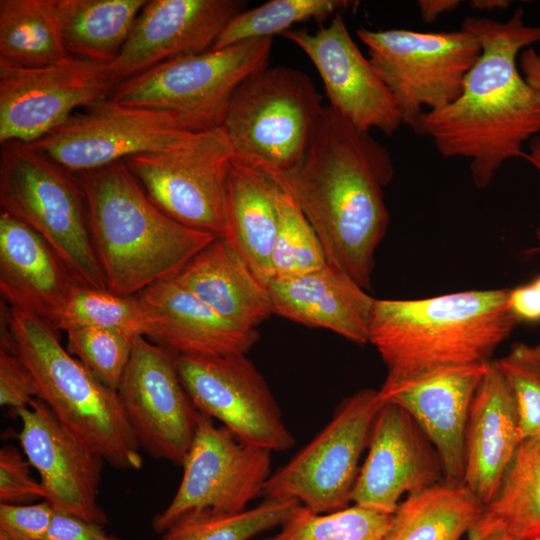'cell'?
I'll return each mask as SVG.
<instances>
[{"instance_id": "cell-1", "label": "cell", "mask_w": 540, "mask_h": 540, "mask_svg": "<svg viewBox=\"0 0 540 540\" xmlns=\"http://www.w3.org/2000/svg\"><path fill=\"white\" fill-rule=\"evenodd\" d=\"M393 176L388 150L327 105L301 161L272 180L315 230L327 263L370 290L389 223L384 188Z\"/></svg>"}, {"instance_id": "cell-2", "label": "cell", "mask_w": 540, "mask_h": 540, "mask_svg": "<svg viewBox=\"0 0 540 540\" xmlns=\"http://www.w3.org/2000/svg\"><path fill=\"white\" fill-rule=\"evenodd\" d=\"M461 28L477 37L481 54L458 98L424 113L415 133L430 137L445 159H468L482 189L505 162L523 158L526 143L540 133V98L518 67L520 53L540 42V25L526 24L519 8L506 21L466 17Z\"/></svg>"}, {"instance_id": "cell-3", "label": "cell", "mask_w": 540, "mask_h": 540, "mask_svg": "<svg viewBox=\"0 0 540 540\" xmlns=\"http://www.w3.org/2000/svg\"><path fill=\"white\" fill-rule=\"evenodd\" d=\"M108 291L137 295L175 278L216 238L179 223L147 195L125 161L78 174Z\"/></svg>"}, {"instance_id": "cell-4", "label": "cell", "mask_w": 540, "mask_h": 540, "mask_svg": "<svg viewBox=\"0 0 540 540\" xmlns=\"http://www.w3.org/2000/svg\"><path fill=\"white\" fill-rule=\"evenodd\" d=\"M509 289L467 290L414 300H375L371 343L387 379L440 368L485 364L519 324Z\"/></svg>"}, {"instance_id": "cell-5", "label": "cell", "mask_w": 540, "mask_h": 540, "mask_svg": "<svg viewBox=\"0 0 540 540\" xmlns=\"http://www.w3.org/2000/svg\"><path fill=\"white\" fill-rule=\"evenodd\" d=\"M4 320L1 350L25 363L37 383L38 398L59 422L112 467L141 469V448L117 391L69 354L48 322L12 307Z\"/></svg>"}, {"instance_id": "cell-6", "label": "cell", "mask_w": 540, "mask_h": 540, "mask_svg": "<svg viewBox=\"0 0 540 540\" xmlns=\"http://www.w3.org/2000/svg\"><path fill=\"white\" fill-rule=\"evenodd\" d=\"M0 207L41 235L82 286L108 290L79 177L33 144L0 149Z\"/></svg>"}, {"instance_id": "cell-7", "label": "cell", "mask_w": 540, "mask_h": 540, "mask_svg": "<svg viewBox=\"0 0 540 540\" xmlns=\"http://www.w3.org/2000/svg\"><path fill=\"white\" fill-rule=\"evenodd\" d=\"M324 106L303 71L265 67L248 76L231 98L223 128L233 159L271 179L303 158Z\"/></svg>"}, {"instance_id": "cell-8", "label": "cell", "mask_w": 540, "mask_h": 540, "mask_svg": "<svg viewBox=\"0 0 540 540\" xmlns=\"http://www.w3.org/2000/svg\"><path fill=\"white\" fill-rule=\"evenodd\" d=\"M273 38L164 61L115 85L109 99L119 104L166 111L190 131L223 125L237 87L268 66Z\"/></svg>"}, {"instance_id": "cell-9", "label": "cell", "mask_w": 540, "mask_h": 540, "mask_svg": "<svg viewBox=\"0 0 540 540\" xmlns=\"http://www.w3.org/2000/svg\"><path fill=\"white\" fill-rule=\"evenodd\" d=\"M368 58L391 92L403 124L414 132L422 115L460 95L468 71L481 54L471 32H422L404 28L356 30Z\"/></svg>"}, {"instance_id": "cell-10", "label": "cell", "mask_w": 540, "mask_h": 540, "mask_svg": "<svg viewBox=\"0 0 540 540\" xmlns=\"http://www.w3.org/2000/svg\"><path fill=\"white\" fill-rule=\"evenodd\" d=\"M383 405L379 390L373 389L344 399L321 432L270 475L261 494L264 499H294L317 513L346 508Z\"/></svg>"}, {"instance_id": "cell-11", "label": "cell", "mask_w": 540, "mask_h": 540, "mask_svg": "<svg viewBox=\"0 0 540 540\" xmlns=\"http://www.w3.org/2000/svg\"><path fill=\"white\" fill-rule=\"evenodd\" d=\"M149 198L188 227L221 238L233 152L223 126L124 160Z\"/></svg>"}, {"instance_id": "cell-12", "label": "cell", "mask_w": 540, "mask_h": 540, "mask_svg": "<svg viewBox=\"0 0 540 540\" xmlns=\"http://www.w3.org/2000/svg\"><path fill=\"white\" fill-rule=\"evenodd\" d=\"M193 133L169 112L105 98L76 111L31 144L68 171L81 174L137 154L168 149Z\"/></svg>"}, {"instance_id": "cell-13", "label": "cell", "mask_w": 540, "mask_h": 540, "mask_svg": "<svg viewBox=\"0 0 540 540\" xmlns=\"http://www.w3.org/2000/svg\"><path fill=\"white\" fill-rule=\"evenodd\" d=\"M117 83L111 63L74 56L36 68L0 64V143L36 142Z\"/></svg>"}, {"instance_id": "cell-14", "label": "cell", "mask_w": 540, "mask_h": 540, "mask_svg": "<svg viewBox=\"0 0 540 540\" xmlns=\"http://www.w3.org/2000/svg\"><path fill=\"white\" fill-rule=\"evenodd\" d=\"M271 452L238 440L213 418L198 414L197 427L183 461V475L170 504L154 516L163 533L183 514L200 509L237 513L262 494L271 475Z\"/></svg>"}, {"instance_id": "cell-15", "label": "cell", "mask_w": 540, "mask_h": 540, "mask_svg": "<svg viewBox=\"0 0 540 540\" xmlns=\"http://www.w3.org/2000/svg\"><path fill=\"white\" fill-rule=\"evenodd\" d=\"M176 366L195 408L238 440L270 452L294 445L269 386L245 354L177 355Z\"/></svg>"}, {"instance_id": "cell-16", "label": "cell", "mask_w": 540, "mask_h": 540, "mask_svg": "<svg viewBox=\"0 0 540 540\" xmlns=\"http://www.w3.org/2000/svg\"><path fill=\"white\" fill-rule=\"evenodd\" d=\"M176 356L144 336L135 337L117 393L140 448L182 466L199 411L180 380Z\"/></svg>"}, {"instance_id": "cell-17", "label": "cell", "mask_w": 540, "mask_h": 540, "mask_svg": "<svg viewBox=\"0 0 540 540\" xmlns=\"http://www.w3.org/2000/svg\"><path fill=\"white\" fill-rule=\"evenodd\" d=\"M282 36L307 55L322 79L329 106L354 127L392 135L403 124L391 92L351 37L340 13L313 33L290 29Z\"/></svg>"}, {"instance_id": "cell-18", "label": "cell", "mask_w": 540, "mask_h": 540, "mask_svg": "<svg viewBox=\"0 0 540 540\" xmlns=\"http://www.w3.org/2000/svg\"><path fill=\"white\" fill-rule=\"evenodd\" d=\"M15 412L22 422L20 444L39 473L44 500L106 525L108 517L98 503L104 459L70 433L40 398Z\"/></svg>"}, {"instance_id": "cell-19", "label": "cell", "mask_w": 540, "mask_h": 540, "mask_svg": "<svg viewBox=\"0 0 540 540\" xmlns=\"http://www.w3.org/2000/svg\"><path fill=\"white\" fill-rule=\"evenodd\" d=\"M488 363L445 367L406 379L386 378L379 389L384 403L398 405L417 424L435 449L449 483L463 480L470 407Z\"/></svg>"}, {"instance_id": "cell-20", "label": "cell", "mask_w": 540, "mask_h": 540, "mask_svg": "<svg viewBox=\"0 0 540 540\" xmlns=\"http://www.w3.org/2000/svg\"><path fill=\"white\" fill-rule=\"evenodd\" d=\"M442 474L435 449L411 416L398 405L384 403L375 419L351 500L393 514L403 494L440 482Z\"/></svg>"}, {"instance_id": "cell-21", "label": "cell", "mask_w": 540, "mask_h": 540, "mask_svg": "<svg viewBox=\"0 0 540 540\" xmlns=\"http://www.w3.org/2000/svg\"><path fill=\"white\" fill-rule=\"evenodd\" d=\"M242 0H152L141 10L111 68L118 83L164 61L212 48L245 10Z\"/></svg>"}, {"instance_id": "cell-22", "label": "cell", "mask_w": 540, "mask_h": 540, "mask_svg": "<svg viewBox=\"0 0 540 540\" xmlns=\"http://www.w3.org/2000/svg\"><path fill=\"white\" fill-rule=\"evenodd\" d=\"M272 314L310 327L324 328L363 345L375 303L345 271L327 263L297 276H273L264 282Z\"/></svg>"}, {"instance_id": "cell-23", "label": "cell", "mask_w": 540, "mask_h": 540, "mask_svg": "<svg viewBox=\"0 0 540 540\" xmlns=\"http://www.w3.org/2000/svg\"><path fill=\"white\" fill-rule=\"evenodd\" d=\"M80 285L46 240L0 213V292L12 308L52 325Z\"/></svg>"}, {"instance_id": "cell-24", "label": "cell", "mask_w": 540, "mask_h": 540, "mask_svg": "<svg viewBox=\"0 0 540 540\" xmlns=\"http://www.w3.org/2000/svg\"><path fill=\"white\" fill-rule=\"evenodd\" d=\"M137 295L152 318L146 338L176 355H246L259 338L257 330L228 322L175 278Z\"/></svg>"}, {"instance_id": "cell-25", "label": "cell", "mask_w": 540, "mask_h": 540, "mask_svg": "<svg viewBox=\"0 0 540 540\" xmlns=\"http://www.w3.org/2000/svg\"><path fill=\"white\" fill-rule=\"evenodd\" d=\"M521 441L513 393L492 360L470 407L462 480L484 506L497 492Z\"/></svg>"}, {"instance_id": "cell-26", "label": "cell", "mask_w": 540, "mask_h": 540, "mask_svg": "<svg viewBox=\"0 0 540 540\" xmlns=\"http://www.w3.org/2000/svg\"><path fill=\"white\" fill-rule=\"evenodd\" d=\"M175 279L242 329L256 330L272 314L264 283L223 238L200 251Z\"/></svg>"}, {"instance_id": "cell-27", "label": "cell", "mask_w": 540, "mask_h": 540, "mask_svg": "<svg viewBox=\"0 0 540 540\" xmlns=\"http://www.w3.org/2000/svg\"><path fill=\"white\" fill-rule=\"evenodd\" d=\"M277 184L233 159L225 207V239L264 283L272 277L278 228Z\"/></svg>"}, {"instance_id": "cell-28", "label": "cell", "mask_w": 540, "mask_h": 540, "mask_svg": "<svg viewBox=\"0 0 540 540\" xmlns=\"http://www.w3.org/2000/svg\"><path fill=\"white\" fill-rule=\"evenodd\" d=\"M484 507L462 483L440 481L408 494L398 504L383 540H461Z\"/></svg>"}, {"instance_id": "cell-29", "label": "cell", "mask_w": 540, "mask_h": 540, "mask_svg": "<svg viewBox=\"0 0 540 540\" xmlns=\"http://www.w3.org/2000/svg\"><path fill=\"white\" fill-rule=\"evenodd\" d=\"M69 57L58 0L0 1V64L36 68Z\"/></svg>"}, {"instance_id": "cell-30", "label": "cell", "mask_w": 540, "mask_h": 540, "mask_svg": "<svg viewBox=\"0 0 540 540\" xmlns=\"http://www.w3.org/2000/svg\"><path fill=\"white\" fill-rule=\"evenodd\" d=\"M71 56L111 63L128 40L147 0H58Z\"/></svg>"}, {"instance_id": "cell-31", "label": "cell", "mask_w": 540, "mask_h": 540, "mask_svg": "<svg viewBox=\"0 0 540 540\" xmlns=\"http://www.w3.org/2000/svg\"><path fill=\"white\" fill-rule=\"evenodd\" d=\"M476 524L497 527L512 540L540 537V436L520 442Z\"/></svg>"}, {"instance_id": "cell-32", "label": "cell", "mask_w": 540, "mask_h": 540, "mask_svg": "<svg viewBox=\"0 0 540 540\" xmlns=\"http://www.w3.org/2000/svg\"><path fill=\"white\" fill-rule=\"evenodd\" d=\"M299 504L294 499H265L237 513L192 510L174 521L160 540H250L281 526Z\"/></svg>"}, {"instance_id": "cell-33", "label": "cell", "mask_w": 540, "mask_h": 540, "mask_svg": "<svg viewBox=\"0 0 540 540\" xmlns=\"http://www.w3.org/2000/svg\"><path fill=\"white\" fill-rule=\"evenodd\" d=\"M151 324V315L138 295L122 296L78 285L52 326L57 331L79 327L106 328L135 338L146 337Z\"/></svg>"}, {"instance_id": "cell-34", "label": "cell", "mask_w": 540, "mask_h": 540, "mask_svg": "<svg viewBox=\"0 0 540 540\" xmlns=\"http://www.w3.org/2000/svg\"><path fill=\"white\" fill-rule=\"evenodd\" d=\"M357 4L350 0H270L236 15L210 50H219L255 38H273L297 23L310 20L322 23Z\"/></svg>"}, {"instance_id": "cell-35", "label": "cell", "mask_w": 540, "mask_h": 540, "mask_svg": "<svg viewBox=\"0 0 540 540\" xmlns=\"http://www.w3.org/2000/svg\"><path fill=\"white\" fill-rule=\"evenodd\" d=\"M391 516L357 504L325 514L299 504L264 540H383Z\"/></svg>"}, {"instance_id": "cell-36", "label": "cell", "mask_w": 540, "mask_h": 540, "mask_svg": "<svg viewBox=\"0 0 540 540\" xmlns=\"http://www.w3.org/2000/svg\"><path fill=\"white\" fill-rule=\"evenodd\" d=\"M276 204L278 228L271 257L272 277L302 275L325 266L326 257L315 230L278 185Z\"/></svg>"}, {"instance_id": "cell-37", "label": "cell", "mask_w": 540, "mask_h": 540, "mask_svg": "<svg viewBox=\"0 0 540 540\" xmlns=\"http://www.w3.org/2000/svg\"><path fill=\"white\" fill-rule=\"evenodd\" d=\"M66 332L69 354L77 357L103 384L117 391L130 360L134 338L98 327H79Z\"/></svg>"}, {"instance_id": "cell-38", "label": "cell", "mask_w": 540, "mask_h": 540, "mask_svg": "<svg viewBox=\"0 0 540 540\" xmlns=\"http://www.w3.org/2000/svg\"><path fill=\"white\" fill-rule=\"evenodd\" d=\"M507 381L517 407L521 439L540 436V344L516 342L494 360Z\"/></svg>"}, {"instance_id": "cell-39", "label": "cell", "mask_w": 540, "mask_h": 540, "mask_svg": "<svg viewBox=\"0 0 540 540\" xmlns=\"http://www.w3.org/2000/svg\"><path fill=\"white\" fill-rule=\"evenodd\" d=\"M28 460L14 445L0 449V504L27 505L44 499L40 481L30 472Z\"/></svg>"}, {"instance_id": "cell-40", "label": "cell", "mask_w": 540, "mask_h": 540, "mask_svg": "<svg viewBox=\"0 0 540 540\" xmlns=\"http://www.w3.org/2000/svg\"><path fill=\"white\" fill-rule=\"evenodd\" d=\"M53 514L44 500L27 505L0 504V540H43Z\"/></svg>"}, {"instance_id": "cell-41", "label": "cell", "mask_w": 540, "mask_h": 540, "mask_svg": "<svg viewBox=\"0 0 540 540\" xmlns=\"http://www.w3.org/2000/svg\"><path fill=\"white\" fill-rule=\"evenodd\" d=\"M38 394L37 383L25 363L16 354L0 350V405L16 411L29 406Z\"/></svg>"}, {"instance_id": "cell-42", "label": "cell", "mask_w": 540, "mask_h": 540, "mask_svg": "<svg viewBox=\"0 0 540 540\" xmlns=\"http://www.w3.org/2000/svg\"><path fill=\"white\" fill-rule=\"evenodd\" d=\"M53 506V505H52ZM43 540H121L107 534L102 525L53 506V514Z\"/></svg>"}, {"instance_id": "cell-43", "label": "cell", "mask_w": 540, "mask_h": 540, "mask_svg": "<svg viewBox=\"0 0 540 540\" xmlns=\"http://www.w3.org/2000/svg\"><path fill=\"white\" fill-rule=\"evenodd\" d=\"M508 308L519 324L540 322V275L509 289Z\"/></svg>"}, {"instance_id": "cell-44", "label": "cell", "mask_w": 540, "mask_h": 540, "mask_svg": "<svg viewBox=\"0 0 540 540\" xmlns=\"http://www.w3.org/2000/svg\"><path fill=\"white\" fill-rule=\"evenodd\" d=\"M518 67L526 82L540 98V50L532 47L524 49L518 57Z\"/></svg>"}, {"instance_id": "cell-45", "label": "cell", "mask_w": 540, "mask_h": 540, "mask_svg": "<svg viewBox=\"0 0 540 540\" xmlns=\"http://www.w3.org/2000/svg\"><path fill=\"white\" fill-rule=\"evenodd\" d=\"M460 0H419L417 6L422 21L431 24L441 15L451 12L459 7Z\"/></svg>"}, {"instance_id": "cell-46", "label": "cell", "mask_w": 540, "mask_h": 540, "mask_svg": "<svg viewBox=\"0 0 540 540\" xmlns=\"http://www.w3.org/2000/svg\"><path fill=\"white\" fill-rule=\"evenodd\" d=\"M467 536V540H512L499 528L479 524H476Z\"/></svg>"}, {"instance_id": "cell-47", "label": "cell", "mask_w": 540, "mask_h": 540, "mask_svg": "<svg viewBox=\"0 0 540 540\" xmlns=\"http://www.w3.org/2000/svg\"><path fill=\"white\" fill-rule=\"evenodd\" d=\"M523 159L529 162L540 172V135L535 136L528 142V149L525 151ZM536 235L539 245L531 249L529 251L530 253L540 252V227L536 230Z\"/></svg>"}, {"instance_id": "cell-48", "label": "cell", "mask_w": 540, "mask_h": 540, "mask_svg": "<svg viewBox=\"0 0 540 540\" xmlns=\"http://www.w3.org/2000/svg\"><path fill=\"white\" fill-rule=\"evenodd\" d=\"M469 7L477 11H497L505 10L511 4L510 0H471L468 2Z\"/></svg>"}, {"instance_id": "cell-49", "label": "cell", "mask_w": 540, "mask_h": 540, "mask_svg": "<svg viewBox=\"0 0 540 540\" xmlns=\"http://www.w3.org/2000/svg\"><path fill=\"white\" fill-rule=\"evenodd\" d=\"M530 540H540V537L533 538V539H530Z\"/></svg>"}]
</instances>
